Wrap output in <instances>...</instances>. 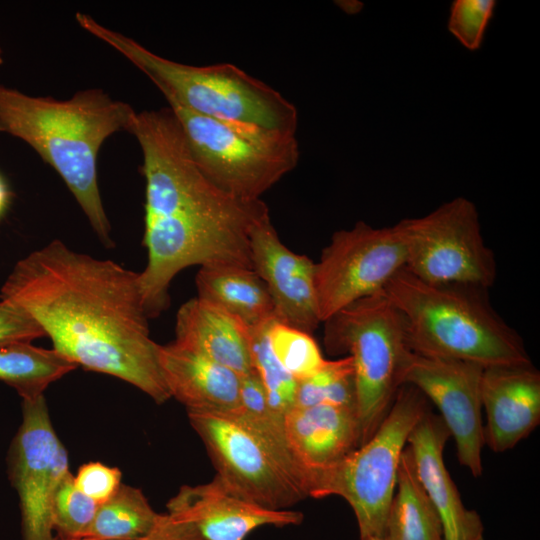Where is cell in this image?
<instances>
[{
	"label": "cell",
	"mask_w": 540,
	"mask_h": 540,
	"mask_svg": "<svg viewBox=\"0 0 540 540\" xmlns=\"http://www.w3.org/2000/svg\"><path fill=\"white\" fill-rule=\"evenodd\" d=\"M0 292L28 312L53 349L77 367L125 381L158 404L171 398L138 272L55 239L17 261Z\"/></svg>",
	"instance_id": "obj_1"
},
{
	"label": "cell",
	"mask_w": 540,
	"mask_h": 540,
	"mask_svg": "<svg viewBox=\"0 0 540 540\" xmlns=\"http://www.w3.org/2000/svg\"><path fill=\"white\" fill-rule=\"evenodd\" d=\"M142 173L147 264L139 282L149 319L169 307L170 284L187 267L253 269L250 229L269 213L262 199L243 201L224 193L185 154L166 156Z\"/></svg>",
	"instance_id": "obj_2"
},
{
	"label": "cell",
	"mask_w": 540,
	"mask_h": 540,
	"mask_svg": "<svg viewBox=\"0 0 540 540\" xmlns=\"http://www.w3.org/2000/svg\"><path fill=\"white\" fill-rule=\"evenodd\" d=\"M136 112L100 88L56 99L0 84V133L23 141L53 168L108 248L114 242L98 184V155L109 137L128 132Z\"/></svg>",
	"instance_id": "obj_3"
},
{
	"label": "cell",
	"mask_w": 540,
	"mask_h": 540,
	"mask_svg": "<svg viewBox=\"0 0 540 540\" xmlns=\"http://www.w3.org/2000/svg\"><path fill=\"white\" fill-rule=\"evenodd\" d=\"M383 293L401 315L413 353L484 369L532 364L519 334L492 307L488 289L432 284L404 268Z\"/></svg>",
	"instance_id": "obj_4"
},
{
	"label": "cell",
	"mask_w": 540,
	"mask_h": 540,
	"mask_svg": "<svg viewBox=\"0 0 540 540\" xmlns=\"http://www.w3.org/2000/svg\"><path fill=\"white\" fill-rule=\"evenodd\" d=\"M78 25L110 46L141 71L169 105L230 122L296 134L293 103L263 81L230 63L194 66L162 57L135 39L77 12Z\"/></svg>",
	"instance_id": "obj_5"
},
{
	"label": "cell",
	"mask_w": 540,
	"mask_h": 540,
	"mask_svg": "<svg viewBox=\"0 0 540 540\" xmlns=\"http://www.w3.org/2000/svg\"><path fill=\"white\" fill-rule=\"evenodd\" d=\"M426 410V397L416 387L402 384L365 443L336 464L308 476L307 496L344 498L354 511L360 537L382 538L402 452Z\"/></svg>",
	"instance_id": "obj_6"
},
{
	"label": "cell",
	"mask_w": 540,
	"mask_h": 540,
	"mask_svg": "<svg viewBox=\"0 0 540 540\" xmlns=\"http://www.w3.org/2000/svg\"><path fill=\"white\" fill-rule=\"evenodd\" d=\"M323 323L326 350L332 355L347 354L353 361L363 444L402 385L412 353L404 322L382 291L348 305Z\"/></svg>",
	"instance_id": "obj_7"
},
{
	"label": "cell",
	"mask_w": 540,
	"mask_h": 540,
	"mask_svg": "<svg viewBox=\"0 0 540 540\" xmlns=\"http://www.w3.org/2000/svg\"><path fill=\"white\" fill-rule=\"evenodd\" d=\"M193 157L224 193L254 201L291 172L299 160L296 134L201 116L175 105Z\"/></svg>",
	"instance_id": "obj_8"
},
{
	"label": "cell",
	"mask_w": 540,
	"mask_h": 540,
	"mask_svg": "<svg viewBox=\"0 0 540 540\" xmlns=\"http://www.w3.org/2000/svg\"><path fill=\"white\" fill-rule=\"evenodd\" d=\"M407 242L405 269L432 284L489 289L497 277L493 251L486 245L475 205L457 197L433 212L399 221Z\"/></svg>",
	"instance_id": "obj_9"
},
{
	"label": "cell",
	"mask_w": 540,
	"mask_h": 540,
	"mask_svg": "<svg viewBox=\"0 0 540 540\" xmlns=\"http://www.w3.org/2000/svg\"><path fill=\"white\" fill-rule=\"evenodd\" d=\"M407 262V242L398 222L374 228L363 221L336 231L315 263L321 322L348 305L382 292Z\"/></svg>",
	"instance_id": "obj_10"
},
{
	"label": "cell",
	"mask_w": 540,
	"mask_h": 540,
	"mask_svg": "<svg viewBox=\"0 0 540 540\" xmlns=\"http://www.w3.org/2000/svg\"><path fill=\"white\" fill-rule=\"evenodd\" d=\"M217 470V476L247 499L285 510L306 498L264 442L233 415L187 411Z\"/></svg>",
	"instance_id": "obj_11"
},
{
	"label": "cell",
	"mask_w": 540,
	"mask_h": 540,
	"mask_svg": "<svg viewBox=\"0 0 540 540\" xmlns=\"http://www.w3.org/2000/svg\"><path fill=\"white\" fill-rule=\"evenodd\" d=\"M8 466L19 498L23 540H55L53 496L70 470L44 395L22 399V422L10 446Z\"/></svg>",
	"instance_id": "obj_12"
},
{
	"label": "cell",
	"mask_w": 540,
	"mask_h": 540,
	"mask_svg": "<svg viewBox=\"0 0 540 540\" xmlns=\"http://www.w3.org/2000/svg\"><path fill=\"white\" fill-rule=\"evenodd\" d=\"M484 368L470 362L411 353L402 384L416 387L439 409L456 444L457 458L474 476L482 474L485 444L481 381Z\"/></svg>",
	"instance_id": "obj_13"
},
{
	"label": "cell",
	"mask_w": 540,
	"mask_h": 540,
	"mask_svg": "<svg viewBox=\"0 0 540 540\" xmlns=\"http://www.w3.org/2000/svg\"><path fill=\"white\" fill-rule=\"evenodd\" d=\"M253 270L271 295L276 320L312 334L321 322L314 283L315 262L291 251L263 215L249 233Z\"/></svg>",
	"instance_id": "obj_14"
},
{
	"label": "cell",
	"mask_w": 540,
	"mask_h": 540,
	"mask_svg": "<svg viewBox=\"0 0 540 540\" xmlns=\"http://www.w3.org/2000/svg\"><path fill=\"white\" fill-rule=\"evenodd\" d=\"M167 512L190 522L204 540H244L253 530L299 525L303 514L261 506L226 485L217 475L207 483L184 485L168 501Z\"/></svg>",
	"instance_id": "obj_15"
},
{
	"label": "cell",
	"mask_w": 540,
	"mask_h": 540,
	"mask_svg": "<svg viewBox=\"0 0 540 540\" xmlns=\"http://www.w3.org/2000/svg\"><path fill=\"white\" fill-rule=\"evenodd\" d=\"M481 401L485 443L495 452L511 449L540 422V374L532 364L486 368Z\"/></svg>",
	"instance_id": "obj_16"
},
{
	"label": "cell",
	"mask_w": 540,
	"mask_h": 540,
	"mask_svg": "<svg viewBox=\"0 0 540 540\" xmlns=\"http://www.w3.org/2000/svg\"><path fill=\"white\" fill-rule=\"evenodd\" d=\"M450 436L441 417L428 409L412 428L407 443L418 479L440 517L444 540H475L483 536L481 519L463 505L443 460Z\"/></svg>",
	"instance_id": "obj_17"
},
{
	"label": "cell",
	"mask_w": 540,
	"mask_h": 540,
	"mask_svg": "<svg viewBox=\"0 0 540 540\" xmlns=\"http://www.w3.org/2000/svg\"><path fill=\"white\" fill-rule=\"evenodd\" d=\"M283 422L290 450L305 474V490L310 474L336 464L362 444L361 423L354 408L293 406Z\"/></svg>",
	"instance_id": "obj_18"
},
{
	"label": "cell",
	"mask_w": 540,
	"mask_h": 540,
	"mask_svg": "<svg viewBox=\"0 0 540 540\" xmlns=\"http://www.w3.org/2000/svg\"><path fill=\"white\" fill-rule=\"evenodd\" d=\"M161 373L170 394L187 411L234 415L241 409V376L172 342L159 345Z\"/></svg>",
	"instance_id": "obj_19"
},
{
	"label": "cell",
	"mask_w": 540,
	"mask_h": 540,
	"mask_svg": "<svg viewBox=\"0 0 540 540\" xmlns=\"http://www.w3.org/2000/svg\"><path fill=\"white\" fill-rule=\"evenodd\" d=\"M250 329L224 309L198 297L185 302L175 322L177 345L199 353L240 376L254 371Z\"/></svg>",
	"instance_id": "obj_20"
},
{
	"label": "cell",
	"mask_w": 540,
	"mask_h": 540,
	"mask_svg": "<svg viewBox=\"0 0 540 540\" xmlns=\"http://www.w3.org/2000/svg\"><path fill=\"white\" fill-rule=\"evenodd\" d=\"M195 282L198 298L224 309L249 329L276 319L268 288L251 268L234 265L200 267Z\"/></svg>",
	"instance_id": "obj_21"
},
{
	"label": "cell",
	"mask_w": 540,
	"mask_h": 540,
	"mask_svg": "<svg viewBox=\"0 0 540 540\" xmlns=\"http://www.w3.org/2000/svg\"><path fill=\"white\" fill-rule=\"evenodd\" d=\"M382 540H444L436 508L422 487L409 447L404 448Z\"/></svg>",
	"instance_id": "obj_22"
},
{
	"label": "cell",
	"mask_w": 540,
	"mask_h": 540,
	"mask_svg": "<svg viewBox=\"0 0 540 540\" xmlns=\"http://www.w3.org/2000/svg\"><path fill=\"white\" fill-rule=\"evenodd\" d=\"M77 366L56 350L32 342H17L0 347V381L13 387L22 399L44 395L53 382Z\"/></svg>",
	"instance_id": "obj_23"
},
{
	"label": "cell",
	"mask_w": 540,
	"mask_h": 540,
	"mask_svg": "<svg viewBox=\"0 0 540 540\" xmlns=\"http://www.w3.org/2000/svg\"><path fill=\"white\" fill-rule=\"evenodd\" d=\"M143 492L121 484L116 493L98 505L84 537L98 540H132L149 533L161 518Z\"/></svg>",
	"instance_id": "obj_24"
},
{
	"label": "cell",
	"mask_w": 540,
	"mask_h": 540,
	"mask_svg": "<svg viewBox=\"0 0 540 540\" xmlns=\"http://www.w3.org/2000/svg\"><path fill=\"white\" fill-rule=\"evenodd\" d=\"M240 395L241 409L233 416L255 432L306 494L305 474L290 450L283 417L270 408L265 390L255 372L241 376Z\"/></svg>",
	"instance_id": "obj_25"
},
{
	"label": "cell",
	"mask_w": 540,
	"mask_h": 540,
	"mask_svg": "<svg viewBox=\"0 0 540 540\" xmlns=\"http://www.w3.org/2000/svg\"><path fill=\"white\" fill-rule=\"evenodd\" d=\"M323 404L357 410L354 367L350 356L327 360L317 372L297 381L293 406Z\"/></svg>",
	"instance_id": "obj_26"
},
{
	"label": "cell",
	"mask_w": 540,
	"mask_h": 540,
	"mask_svg": "<svg viewBox=\"0 0 540 540\" xmlns=\"http://www.w3.org/2000/svg\"><path fill=\"white\" fill-rule=\"evenodd\" d=\"M272 321L250 329V355L270 408L284 417L294 405L297 380L280 365L272 352L268 338V328Z\"/></svg>",
	"instance_id": "obj_27"
},
{
	"label": "cell",
	"mask_w": 540,
	"mask_h": 540,
	"mask_svg": "<svg viewBox=\"0 0 540 540\" xmlns=\"http://www.w3.org/2000/svg\"><path fill=\"white\" fill-rule=\"evenodd\" d=\"M272 352L297 381L317 372L327 361L312 334L273 320L268 328Z\"/></svg>",
	"instance_id": "obj_28"
},
{
	"label": "cell",
	"mask_w": 540,
	"mask_h": 540,
	"mask_svg": "<svg viewBox=\"0 0 540 540\" xmlns=\"http://www.w3.org/2000/svg\"><path fill=\"white\" fill-rule=\"evenodd\" d=\"M98 504L81 492L69 472L59 483L52 501V522L57 537L80 538L88 531Z\"/></svg>",
	"instance_id": "obj_29"
},
{
	"label": "cell",
	"mask_w": 540,
	"mask_h": 540,
	"mask_svg": "<svg viewBox=\"0 0 540 540\" xmlns=\"http://www.w3.org/2000/svg\"><path fill=\"white\" fill-rule=\"evenodd\" d=\"M495 5L494 0L454 1L448 20L449 31L467 49H478Z\"/></svg>",
	"instance_id": "obj_30"
},
{
	"label": "cell",
	"mask_w": 540,
	"mask_h": 540,
	"mask_svg": "<svg viewBox=\"0 0 540 540\" xmlns=\"http://www.w3.org/2000/svg\"><path fill=\"white\" fill-rule=\"evenodd\" d=\"M122 474L116 467L101 462L83 464L74 476L76 487L98 505L111 498L120 485Z\"/></svg>",
	"instance_id": "obj_31"
},
{
	"label": "cell",
	"mask_w": 540,
	"mask_h": 540,
	"mask_svg": "<svg viewBox=\"0 0 540 540\" xmlns=\"http://www.w3.org/2000/svg\"><path fill=\"white\" fill-rule=\"evenodd\" d=\"M45 336L40 325L13 301L0 300V347L17 342H32Z\"/></svg>",
	"instance_id": "obj_32"
},
{
	"label": "cell",
	"mask_w": 540,
	"mask_h": 540,
	"mask_svg": "<svg viewBox=\"0 0 540 540\" xmlns=\"http://www.w3.org/2000/svg\"><path fill=\"white\" fill-rule=\"evenodd\" d=\"M55 540H98L88 537L63 539L56 536ZM132 540H204L196 528L185 519L164 513L155 527L146 535Z\"/></svg>",
	"instance_id": "obj_33"
},
{
	"label": "cell",
	"mask_w": 540,
	"mask_h": 540,
	"mask_svg": "<svg viewBox=\"0 0 540 540\" xmlns=\"http://www.w3.org/2000/svg\"><path fill=\"white\" fill-rule=\"evenodd\" d=\"M10 202V191L4 179L0 174V218L6 212Z\"/></svg>",
	"instance_id": "obj_34"
},
{
	"label": "cell",
	"mask_w": 540,
	"mask_h": 540,
	"mask_svg": "<svg viewBox=\"0 0 540 540\" xmlns=\"http://www.w3.org/2000/svg\"><path fill=\"white\" fill-rule=\"evenodd\" d=\"M337 3H341L338 5L341 6V8L349 14L357 13L362 7V3L357 1H338Z\"/></svg>",
	"instance_id": "obj_35"
},
{
	"label": "cell",
	"mask_w": 540,
	"mask_h": 540,
	"mask_svg": "<svg viewBox=\"0 0 540 540\" xmlns=\"http://www.w3.org/2000/svg\"><path fill=\"white\" fill-rule=\"evenodd\" d=\"M360 540H382V538L375 537V536H367V537H360Z\"/></svg>",
	"instance_id": "obj_36"
},
{
	"label": "cell",
	"mask_w": 540,
	"mask_h": 540,
	"mask_svg": "<svg viewBox=\"0 0 540 540\" xmlns=\"http://www.w3.org/2000/svg\"><path fill=\"white\" fill-rule=\"evenodd\" d=\"M4 63V52L2 48L0 47V65Z\"/></svg>",
	"instance_id": "obj_37"
},
{
	"label": "cell",
	"mask_w": 540,
	"mask_h": 540,
	"mask_svg": "<svg viewBox=\"0 0 540 540\" xmlns=\"http://www.w3.org/2000/svg\"><path fill=\"white\" fill-rule=\"evenodd\" d=\"M475 540H484V539H483V536H481V537H479V538H477Z\"/></svg>",
	"instance_id": "obj_38"
}]
</instances>
